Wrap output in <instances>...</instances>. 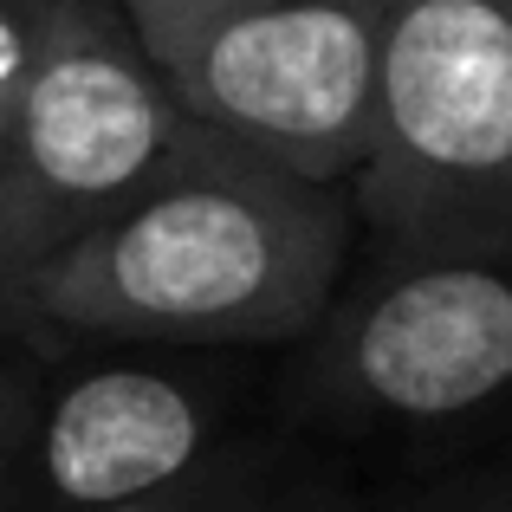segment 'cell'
Instances as JSON below:
<instances>
[{
  "label": "cell",
  "mask_w": 512,
  "mask_h": 512,
  "mask_svg": "<svg viewBox=\"0 0 512 512\" xmlns=\"http://www.w3.org/2000/svg\"><path fill=\"white\" fill-rule=\"evenodd\" d=\"M221 389L163 363H91L39 409L26 487L39 512H111L221 454Z\"/></svg>",
  "instance_id": "8992f818"
},
{
  "label": "cell",
  "mask_w": 512,
  "mask_h": 512,
  "mask_svg": "<svg viewBox=\"0 0 512 512\" xmlns=\"http://www.w3.org/2000/svg\"><path fill=\"white\" fill-rule=\"evenodd\" d=\"M182 111L318 182L376 143L389 0H117Z\"/></svg>",
  "instance_id": "3957f363"
},
{
  "label": "cell",
  "mask_w": 512,
  "mask_h": 512,
  "mask_svg": "<svg viewBox=\"0 0 512 512\" xmlns=\"http://www.w3.org/2000/svg\"><path fill=\"white\" fill-rule=\"evenodd\" d=\"M357 214L396 260H512V0H389Z\"/></svg>",
  "instance_id": "7a4b0ae2"
},
{
  "label": "cell",
  "mask_w": 512,
  "mask_h": 512,
  "mask_svg": "<svg viewBox=\"0 0 512 512\" xmlns=\"http://www.w3.org/2000/svg\"><path fill=\"white\" fill-rule=\"evenodd\" d=\"M195 117L156 72L124 7L65 0L33 78L0 98V273L26 279L111 221L182 150Z\"/></svg>",
  "instance_id": "277c9868"
},
{
  "label": "cell",
  "mask_w": 512,
  "mask_h": 512,
  "mask_svg": "<svg viewBox=\"0 0 512 512\" xmlns=\"http://www.w3.org/2000/svg\"><path fill=\"white\" fill-rule=\"evenodd\" d=\"M318 409L370 422H461L512 396V260H396L331 325Z\"/></svg>",
  "instance_id": "5b68a950"
},
{
  "label": "cell",
  "mask_w": 512,
  "mask_h": 512,
  "mask_svg": "<svg viewBox=\"0 0 512 512\" xmlns=\"http://www.w3.org/2000/svg\"><path fill=\"white\" fill-rule=\"evenodd\" d=\"M396 512H512V480H467L448 493H422Z\"/></svg>",
  "instance_id": "ba28073f"
},
{
  "label": "cell",
  "mask_w": 512,
  "mask_h": 512,
  "mask_svg": "<svg viewBox=\"0 0 512 512\" xmlns=\"http://www.w3.org/2000/svg\"><path fill=\"white\" fill-rule=\"evenodd\" d=\"M357 195L195 124L111 221L7 279L20 331L78 344H292L325 325Z\"/></svg>",
  "instance_id": "6da1fadb"
},
{
  "label": "cell",
  "mask_w": 512,
  "mask_h": 512,
  "mask_svg": "<svg viewBox=\"0 0 512 512\" xmlns=\"http://www.w3.org/2000/svg\"><path fill=\"white\" fill-rule=\"evenodd\" d=\"M111 512H357V500L312 461H292L260 441H227L188 480Z\"/></svg>",
  "instance_id": "52a82bcc"
}]
</instances>
